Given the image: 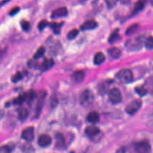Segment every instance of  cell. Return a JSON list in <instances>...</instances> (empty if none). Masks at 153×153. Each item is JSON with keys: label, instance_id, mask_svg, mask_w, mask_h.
Listing matches in <instances>:
<instances>
[{"label": "cell", "instance_id": "cell-23", "mask_svg": "<svg viewBox=\"0 0 153 153\" xmlns=\"http://www.w3.org/2000/svg\"><path fill=\"white\" fill-rule=\"evenodd\" d=\"M119 37V33H118V30L115 29L109 35V37L108 38V41L111 43L115 41Z\"/></svg>", "mask_w": 153, "mask_h": 153}, {"label": "cell", "instance_id": "cell-32", "mask_svg": "<svg viewBox=\"0 0 153 153\" xmlns=\"http://www.w3.org/2000/svg\"><path fill=\"white\" fill-rule=\"evenodd\" d=\"M48 22L46 20H42L39 22V23L38 25V27L40 30H43L47 25H48Z\"/></svg>", "mask_w": 153, "mask_h": 153}, {"label": "cell", "instance_id": "cell-24", "mask_svg": "<svg viewBox=\"0 0 153 153\" xmlns=\"http://www.w3.org/2000/svg\"><path fill=\"white\" fill-rule=\"evenodd\" d=\"M135 91L140 96H144L147 94V90L143 85L136 87L135 88Z\"/></svg>", "mask_w": 153, "mask_h": 153}, {"label": "cell", "instance_id": "cell-12", "mask_svg": "<svg viewBox=\"0 0 153 153\" xmlns=\"http://www.w3.org/2000/svg\"><path fill=\"white\" fill-rule=\"evenodd\" d=\"M46 96V93L45 92H42L40 93L39 96V98H38V102L36 103V114L38 115L42 109V105L44 103V100L45 99Z\"/></svg>", "mask_w": 153, "mask_h": 153}, {"label": "cell", "instance_id": "cell-1", "mask_svg": "<svg viewBox=\"0 0 153 153\" xmlns=\"http://www.w3.org/2000/svg\"><path fill=\"white\" fill-rule=\"evenodd\" d=\"M117 79L122 83L127 84L132 81L133 75L131 71L127 69H123L120 71L117 74Z\"/></svg>", "mask_w": 153, "mask_h": 153}, {"label": "cell", "instance_id": "cell-21", "mask_svg": "<svg viewBox=\"0 0 153 153\" xmlns=\"http://www.w3.org/2000/svg\"><path fill=\"white\" fill-rule=\"evenodd\" d=\"M25 94H26V101L28 103H31L36 96L35 92L33 90H30L27 93H26Z\"/></svg>", "mask_w": 153, "mask_h": 153}, {"label": "cell", "instance_id": "cell-22", "mask_svg": "<svg viewBox=\"0 0 153 153\" xmlns=\"http://www.w3.org/2000/svg\"><path fill=\"white\" fill-rule=\"evenodd\" d=\"M45 49L44 47H39L37 51H36V53L34 54L33 55V59L36 60V59H38L39 58H41V57L43 56V55L44 54V53H45Z\"/></svg>", "mask_w": 153, "mask_h": 153}, {"label": "cell", "instance_id": "cell-14", "mask_svg": "<svg viewBox=\"0 0 153 153\" xmlns=\"http://www.w3.org/2000/svg\"><path fill=\"white\" fill-rule=\"evenodd\" d=\"M85 77V74L82 71H78L75 72L72 75V79L76 82H82Z\"/></svg>", "mask_w": 153, "mask_h": 153}, {"label": "cell", "instance_id": "cell-18", "mask_svg": "<svg viewBox=\"0 0 153 153\" xmlns=\"http://www.w3.org/2000/svg\"><path fill=\"white\" fill-rule=\"evenodd\" d=\"M108 52L109 54L112 58H114V59H117V58L120 57L121 56V50L117 47H112V48H109L108 50Z\"/></svg>", "mask_w": 153, "mask_h": 153}, {"label": "cell", "instance_id": "cell-13", "mask_svg": "<svg viewBox=\"0 0 153 153\" xmlns=\"http://www.w3.org/2000/svg\"><path fill=\"white\" fill-rule=\"evenodd\" d=\"M54 61L52 59L45 58L41 65L40 69L42 71H45L50 69L54 65Z\"/></svg>", "mask_w": 153, "mask_h": 153}, {"label": "cell", "instance_id": "cell-38", "mask_svg": "<svg viewBox=\"0 0 153 153\" xmlns=\"http://www.w3.org/2000/svg\"><path fill=\"white\" fill-rule=\"evenodd\" d=\"M148 124H149L148 125L149 126V127H150L153 128V121H151Z\"/></svg>", "mask_w": 153, "mask_h": 153}, {"label": "cell", "instance_id": "cell-31", "mask_svg": "<svg viewBox=\"0 0 153 153\" xmlns=\"http://www.w3.org/2000/svg\"><path fill=\"white\" fill-rule=\"evenodd\" d=\"M137 25H132V26H130L128 29L127 30H126V33L127 35H131V34H133L137 29Z\"/></svg>", "mask_w": 153, "mask_h": 153}, {"label": "cell", "instance_id": "cell-6", "mask_svg": "<svg viewBox=\"0 0 153 153\" xmlns=\"http://www.w3.org/2000/svg\"><path fill=\"white\" fill-rule=\"evenodd\" d=\"M22 137L26 141L30 142L34 138V128L32 127H28L25 128L22 133Z\"/></svg>", "mask_w": 153, "mask_h": 153}, {"label": "cell", "instance_id": "cell-27", "mask_svg": "<svg viewBox=\"0 0 153 153\" xmlns=\"http://www.w3.org/2000/svg\"><path fill=\"white\" fill-rule=\"evenodd\" d=\"M51 27L53 29V31L55 33H59L60 32V29L62 27V23H53L51 24Z\"/></svg>", "mask_w": 153, "mask_h": 153}, {"label": "cell", "instance_id": "cell-7", "mask_svg": "<svg viewBox=\"0 0 153 153\" xmlns=\"http://www.w3.org/2000/svg\"><path fill=\"white\" fill-rule=\"evenodd\" d=\"M68 14V10L65 7H59L53 10L51 14L52 19H58L65 17Z\"/></svg>", "mask_w": 153, "mask_h": 153}, {"label": "cell", "instance_id": "cell-8", "mask_svg": "<svg viewBox=\"0 0 153 153\" xmlns=\"http://www.w3.org/2000/svg\"><path fill=\"white\" fill-rule=\"evenodd\" d=\"M142 45V40L140 38H137L133 40L129 41L126 46L128 49L130 50H138L139 49Z\"/></svg>", "mask_w": 153, "mask_h": 153}, {"label": "cell", "instance_id": "cell-34", "mask_svg": "<svg viewBox=\"0 0 153 153\" xmlns=\"http://www.w3.org/2000/svg\"><path fill=\"white\" fill-rule=\"evenodd\" d=\"M108 89V85L106 83H103L100 85L99 87V91L100 93H105Z\"/></svg>", "mask_w": 153, "mask_h": 153}, {"label": "cell", "instance_id": "cell-19", "mask_svg": "<svg viewBox=\"0 0 153 153\" xmlns=\"http://www.w3.org/2000/svg\"><path fill=\"white\" fill-rule=\"evenodd\" d=\"M28 115L29 112L27 110L24 108H21L18 111V117L19 119L22 121L26 120L28 117Z\"/></svg>", "mask_w": 153, "mask_h": 153}, {"label": "cell", "instance_id": "cell-36", "mask_svg": "<svg viewBox=\"0 0 153 153\" xmlns=\"http://www.w3.org/2000/svg\"><path fill=\"white\" fill-rule=\"evenodd\" d=\"M117 1L118 0H105L109 7H113L116 4Z\"/></svg>", "mask_w": 153, "mask_h": 153}, {"label": "cell", "instance_id": "cell-25", "mask_svg": "<svg viewBox=\"0 0 153 153\" xmlns=\"http://www.w3.org/2000/svg\"><path fill=\"white\" fill-rule=\"evenodd\" d=\"M24 101H26V94H22L19 95L14 100V103L16 105L22 104Z\"/></svg>", "mask_w": 153, "mask_h": 153}, {"label": "cell", "instance_id": "cell-9", "mask_svg": "<svg viewBox=\"0 0 153 153\" xmlns=\"http://www.w3.org/2000/svg\"><path fill=\"white\" fill-rule=\"evenodd\" d=\"M100 129L96 126L92 125L87 127L85 129V134L90 137H94L100 133Z\"/></svg>", "mask_w": 153, "mask_h": 153}, {"label": "cell", "instance_id": "cell-28", "mask_svg": "<svg viewBox=\"0 0 153 153\" xmlns=\"http://www.w3.org/2000/svg\"><path fill=\"white\" fill-rule=\"evenodd\" d=\"M145 46L148 50L153 49V37H148L145 40Z\"/></svg>", "mask_w": 153, "mask_h": 153}, {"label": "cell", "instance_id": "cell-10", "mask_svg": "<svg viewBox=\"0 0 153 153\" xmlns=\"http://www.w3.org/2000/svg\"><path fill=\"white\" fill-rule=\"evenodd\" d=\"M38 143L41 147H47L51 144V138L48 134H42L39 137Z\"/></svg>", "mask_w": 153, "mask_h": 153}, {"label": "cell", "instance_id": "cell-4", "mask_svg": "<svg viewBox=\"0 0 153 153\" xmlns=\"http://www.w3.org/2000/svg\"><path fill=\"white\" fill-rule=\"evenodd\" d=\"M142 106V101L140 99H135L128 104L126 108V112L129 115H134Z\"/></svg>", "mask_w": 153, "mask_h": 153}, {"label": "cell", "instance_id": "cell-35", "mask_svg": "<svg viewBox=\"0 0 153 153\" xmlns=\"http://www.w3.org/2000/svg\"><path fill=\"white\" fill-rule=\"evenodd\" d=\"M19 10H20V8H19V7H15L13 8L10 10V13H9V14H10L11 16H13L16 15V14L19 11Z\"/></svg>", "mask_w": 153, "mask_h": 153}, {"label": "cell", "instance_id": "cell-20", "mask_svg": "<svg viewBox=\"0 0 153 153\" xmlns=\"http://www.w3.org/2000/svg\"><path fill=\"white\" fill-rule=\"evenodd\" d=\"M145 6V1L144 0H139L135 4L134 9H133V13H137L140 10H142Z\"/></svg>", "mask_w": 153, "mask_h": 153}, {"label": "cell", "instance_id": "cell-11", "mask_svg": "<svg viewBox=\"0 0 153 153\" xmlns=\"http://www.w3.org/2000/svg\"><path fill=\"white\" fill-rule=\"evenodd\" d=\"M97 26V23L96 21L94 20H87L85 21L81 26V29L82 30H91L96 28Z\"/></svg>", "mask_w": 153, "mask_h": 153}, {"label": "cell", "instance_id": "cell-17", "mask_svg": "<svg viewBox=\"0 0 153 153\" xmlns=\"http://www.w3.org/2000/svg\"><path fill=\"white\" fill-rule=\"evenodd\" d=\"M105 60V56L102 52H97L95 54L94 57V63L96 65H100Z\"/></svg>", "mask_w": 153, "mask_h": 153}, {"label": "cell", "instance_id": "cell-3", "mask_svg": "<svg viewBox=\"0 0 153 153\" xmlns=\"http://www.w3.org/2000/svg\"><path fill=\"white\" fill-rule=\"evenodd\" d=\"M134 148L136 153H150L151 146L146 140L137 142L134 145Z\"/></svg>", "mask_w": 153, "mask_h": 153}, {"label": "cell", "instance_id": "cell-15", "mask_svg": "<svg viewBox=\"0 0 153 153\" xmlns=\"http://www.w3.org/2000/svg\"><path fill=\"white\" fill-rule=\"evenodd\" d=\"M87 120L88 121L91 123H96L99 120V114L96 111H91L89 112L87 116Z\"/></svg>", "mask_w": 153, "mask_h": 153}, {"label": "cell", "instance_id": "cell-30", "mask_svg": "<svg viewBox=\"0 0 153 153\" xmlns=\"http://www.w3.org/2000/svg\"><path fill=\"white\" fill-rule=\"evenodd\" d=\"M20 25L22 29L25 31H28L30 29V24L27 21L22 20L20 23Z\"/></svg>", "mask_w": 153, "mask_h": 153}, {"label": "cell", "instance_id": "cell-5", "mask_svg": "<svg viewBox=\"0 0 153 153\" xmlns=\"http://www.w3.org/2000/svg\"><path fill=\"white\" fill-rule=\"evenodd\" d=\"M110 102L113 104H118L122 100V95L120 90L117 88H112L108 94Z\"/></svg>", "mask_w": 153, "mask_h": 153}, {"label": "cell", "instance_id": "cell-2", "mask_svg": "<svg viewBox=\"0 0 153 153\" xmlns=\"http://www.w3.org/2000/svg\"><path fill=\"white\" fill-rule=\"evenodd\" d=\"M94 99L93 93L88 89L82 91L79 96L80 103L83 106H88L92 103Z\"/></svg>", "mask_w": 153, "mask_h": 153}, {"label": "cell", "instance_id": "cell-26", "mask_svg": "<svg viewBox=\"0 0 153 153\" xmlns=\"http://www.w3.org/2000/svg\"><path fill=\"white\" fill-rule=\"evenodd\" d=\"M78 30L76 29H72L71 30L68 35H67V38H68V39H74V38H75L76 37V36L78 35Z\"/></svg>", "mask_w": 153, "mask_h": 153}, {"label": "cell", "instance_id": "cell-33", "mask_svg": "<svg viewBox=\"0 0 153 153\" xmlns=\"http://www.w3.org/2000/svg\"><path fill=\"white\" fill-rule=\"evenodd\" d=\"M11 148L8 145H3L1 147L0 153H11Z\"/></svg>", "mask_w": 153, "mask_h": 153}, {"label": "cell", "instance_id": "cell-37", "mask_svg": "<svg viewBox=\"0 0 153 153\" xmlns=\"http://www.w3.org/2000/svg\"><path fill=\"white\" fill-rule=\"evenodd\" d=\"M118 1H119L121 4H128L130 1V0H118Z\"/></svg>", "mask_w": 153, "mask_h": 153}, {"label": "cell", "instance_id": "cell-29", "mask_svg": "<svg viewBox=\"0 0 153 153\" xmlns=\"http://www.w3.org/2000/svg\"><path fill=\"white\" fill-rule=\"evenodd\" d=\"M23 78V76H22V74L20 72H17L16 74H15L12 77H11V81L14 82V83H16L18 81H19L20 80H21Z\"/></svg>", "mask_w": 153, "mask_h": 153}, {"label": "cell", "instance_id": "cell-16", "mask_svg": "<svg viewBox=\"0 0 153 153\" xmlns=\"http://www.w3.org/2000/svg\"><path fill=\"white\" fill-rule=\"evenodd\" d=\"M65 144V138L62 134L58 133L56 135V146L58 148H62Z\"/></svg>", "mask_w": 153, "mask_h": 153}]
</instances>
